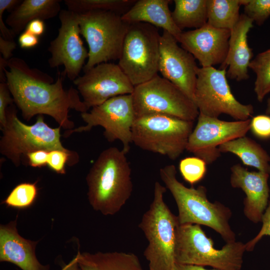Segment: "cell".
<instances>
[{
  "mask_svg": "<svg viewBox=\"0 0 270 270\" xmlns=\"http://www.w3.org/2000/svg\"><path fill=\"white\" fill-rule=\"evenodd\" d=\"M18 42L20 48H30L38 44L39 38L25 30L19 36Z\"/></svg>",
  "mask_w": 270,
  "mask_h": 270,
  "instance_id": "37",
  "label": "cell"
},
{
  "mask_svg": "<svg viewBox=\"0 0 270 270\" xmlns=\"http://www.w3.org/2000/svg\"><path fill=\"white\" fill-rule=\"evenodd\" d=\"M82 270H144L138 257L132 252H87L76 255Z\"/></svg>",
  "mask_w": 270,
  "mask_h": 270,
  "instance_id": "23",
  "label": "cell"
},
{
  "mask_svg": "<svg viewBox=\"0 0 270 270\" xmlns=\"http://www.w3.org/2000/svg\"><path fill=\"white\" fill-rule=\"evenodd\" d=\"M79 161L78 154L74 152H68L60 150H54L48 152L47 166L57 174H66V164L72 166Z\"/></svg>",
  "mask_w": 270,
  "mask_h": 270,
  "instance_id": "32",
  "label": "cell"
},
{
  "mask_svg": "<svg viewBox=\"0 0 270 270\" xmlns=\"http://www.w3.org/2000/svg\"><path fill=\"white\" fill-rule=\"evenodd\" d=\"M196 75L194 102L199 114L214 118L226 114L236 120L252 116V105L244 104L234 96L226 79V69L198 67Z\"/></svg>",
  "mask_w": 270,
  "mask_h": 270,
  "instance_id": "11",
  "label": "cell"
},
{
  "mask_svg": "<svg viewBox=\"0 0 270 270\" xmlns=\"http://www.w3.org/2000/svg\"><path fill=\"white\" fill-rule=\"evenodd\" d=\"M131 172L122 150L113 146L102 152L86 176L88 200L93 209L104 216L118 212L132 192Z\"/></svg>",
  "mask_w": 270,
  "mask_h": 270,
  "instance_id": "2",
  "label": "cell"
},
{
  "mask_svg": "<svg viewBox=\"0 0 270 270\" xmlns=\"http://www.w3.org/2000/svg\"><path fill=\"white\" fill-rule=\"evenodd\" d=\"M230 35V30L216 28L206 23L200 28L182 31L178 42L199 62L202 67H214L224 62Z\"/></svg>",
  "mask_w": 270,
  "mask_h": 270,
  "instance_id": "17",
  "label": "cell"
},
{
  "mask_svg": "<svg viewBox=\"0 0 270 270\" xmlns=\"http://www.w3.org/2000/svg\"><path fill=\"white\" fill-rule=\"evenodd\" d=\"M250 130L258 138H270V116L260 114L250 119Z\"/></svg>",
  "mask_w": 270,
  "mask_h": 270,
  "instance_id": "33",
  "label": "cell"
},
{
  "mask_svg": "<svg viewBox=\"0 0 270 270\" xmlns=\"http://www.w3.org/2000/svg\"><path fill=\"white\" fill-rule=\"evenodd\" d=\"M206 165L204 160L198 157H186L180 160L179 170L184 180L192 185L204 178Z\"/></svg>",
  "mask_w": 270,
  "mask_h": 270,
  "instance_id": "30",
  "label": "cell"
},
{
  "mask_svg": "<svg viewBox=\"0 0 270 270\" xmlns=\"http://www.w3.org/2000/svg\"><path fill=\"white\" fill-rule=\"evenodd\" d=\"M178 42L172 35L163 30L160 40L158 72L194 102L198 67L194 56Z\"/></svg>",
  "mask_w": 270,
  "mask_h": 270,
  "instance_id": "16",
  "label": "cell"
},
{
  "mask_svg": "<svg viewBox=\"0 0 270 270\" xmlns=\"http://www.w3.org/2000/svg\"><path fill=\"white\" fill-rule=\"evenodd\" d=\"M61 266L60 270H82L78 263L76 256L70 262L66 264L61 262L59 263Z\"/></svg>",
  "mask_w": 270,
  "mask_h": 270,
  "instance_id": "41",
  "label": "cell"
},
{
  "mask_svg": "<svg viewBox=\"0 0 270 270\" xmlns=\"http://www.w3.org/2000/svg\"><path fill=\"white\" fill-rule=\"evenodd\" d=\"M194 122L160 114L136 118L132 129V142L142 150L174 160L186 150Z\"/></svg>",
  "mask_w": 270,
  "mask_h": 270,
  "instance_id": "8",
  "label": "cell"
},
{
  "mask_svg": "<svg viewBox=\"0 0 270 270\" xmlns=\"http://www.w3.org/2000/svg\"><path fill=\"white\" fill-rule=\"evenodd\" d=\"M14 99L6 82H0V129L2 130L6 122V110L13 104Z\"/></svg>",
  "mask_w": 270,
  "mask_h": 270,
  "instance_id": "34",
  "label": "cell"
},
{
  "mask_svg": "<svg viewBox=\"0 0 270 270\" xmlns=\"http://www.w3.org/2000/svg\"><path fill=\"white\" fill-rule=\"evenodd\" d=\"M48 151L38 150L28 153L26 158V163L34 168H41L47 165Z\"/></svg>",
  "mask_w": 270,
  "mask_h": 270,
  "instance_id": "36",
  "label": "cell"
},
{
  "mask_svg": "<svg viewBox=\"0 0 270 270\" xmlns=\"http://www.w3.org/2000/svg\"><path fill=\"white\" fill-rule=\"evenodd\" d=\"M132 95L136 118L160 114L194 122L199 115L194 102L158 74L135 86Z\"/></svg>",
  "mask_w": 270,
  "mask_h": 270,
  "instance_id": "10",
  "label": "cell"
},
{
  "mask_svg": "<svg viewBox=\"0 0 270 270\" xmlns=\"http://www.w3.org/2000/svg\"><path fill=\"white\" fill-rule=\"evenodd\" d=\"M175 270H220L216 268L212 270H208L202 266L192 265V264H184L176 263Z\"/></svg>",
  "mask_w": 270,
  "mask_h": 270,
  "instance_id": "43",
  "label": "cell"
},
{
  "mask_svg": "<svg viewBox=\"0 0 270 270\" xmlns=\"http://www.w3.org/2000/svg\"><path fill=\"white\" fill-rule=\"evenodd\" d=\"M230 184L242 189L246 194L244 214L254 224L262 222L270 196L268 180L270 174L260 171L250 172L237 164L230 168Z\"/></svg>",
  "mask_w": 270,
  "mask_h": 270,
  "instance_id": "18",
  "label": "cell"
},
{
  "mask_svg": "<svg viewBox=\"0 0 270 270\" xmlns=\"http://www.w3.org/2000/svg\"><path fill=\"white\" fill-rule=\"evenodd\" d=\"M60 0H24L7 16L6 24L16 36L31 21L48 20L58 15Z\"/></svg>",
  "mask_w": 270,
  "mask_h": 270,
  "instance_id": "22",
  "label": "cell"
},
{
  "mask_svg": "<svg viewBox=\"0 0 270 270\" xmlns=\"http://www.w3.org/2000/svg\"><path fill=\"white\" fill-rule=\"evenodd\" d=\"M22 1L20 0H0V8L11 12Z\"/></svg>",
  "mask_w": 270,
  "mask_h": 270,
  "instance_id": "42",
  "label": "cell"
},
{
  "mask_svg": "<svg viewBox=\"0 0 270 270\" xmlns=\"http://www.w3.org/2000/svg\"><path fill=\"white\" fill-rule=\"evenodd\" d=\"M16 218L0 226V262L13 264L22 270H50V265L42 264L36 256L38 242L26 239L18 234Z\"/></svg>",
  "mask_w": 270,
  "mask_h": 270,
  "instance_id": "19",
  "label": "cell"
},
{
  "mask_svg": "<svg viewBox=\"0 0 270 270\" xmlns=\"http://www.w3.org/2000/svg\"><path fill=\"white\" fill-rule=\"evenodd\" d=\"M86 125L66 130L64 138L74 132H88L93 127L100 126L104 135L109 142L119 140L122 150L127 154L132 142V126L136 118L132 94L113 97L92 108L90 112L80 113Z\"/></svg>",
  "mask_w": 270,
  "mask_h": 270,
  "instance_id": "12",
  "label": "cell"
},
{
  "mask_svg": "<svg viewBox=\"0 0 270 270\" xmlns=\"http://www.w3.org/2000/svg\"><path fill=\"white\" fill-rule=\"evenodd\" d=\"M16 44L15 41H10L4 39L0 36V56L5 60H8L12 58L13 51L16 48Z\"/></svg>",
  "mask_w": 270,
  "mask_h": 270,
  "instance_id": "38",
  "label": "cell"
},
{
  "mask_svg": "<svg viewBox=\"0 0 270 270\" xmlns=\"http://www.w3.org/2000/svg\"><path fill=\"white\" fill-rule=\"evenodd\" d=\"M58 16L60 26L48 48L51 54L48 64L52 68L63 66L62 74L73 82L83 70L88 51L80 37L78 14L67 9L62 10Z\"/></svg>",
  "mask_w": 270,
  "mask_h": 270,
  "instance_id": "13",
  "label": "cell"
},
{
  "mask_svg": "<svg viewBox=\"0 0 270 270\" xmlns=\"http://www.w3.org/2000/svg\"><path fill=\"white\" fill-rule=\"evenodd\" d=\"M244 14L258 26H262L270 16V0H240Z\"/></svg>",
  "mask_w": 270,
  "mask_h": 270,
  "instance_id": "31",
  "label": "cell"
},
{
  "mask_svg": "<svg viewBox=\"0 0 270 270\" xmlns=\"http://www.w3.org/2000/svg\"><path fill=\"white\" fill-rule=\"evenodd\" d=\"M240 0H206L207 23L231 30L239 20Z\"/></svg>",
  "mask_w": 270,
  "mask_h": 270,
  "instance_id": "26",
  "label": "cell"
},
{
  "mask_svg": "<svg viewBox=\"0 0 270 270\" xmlns=\"http://www.w3.org/2000/svg\"><path fill=\"white\" fill-rule=\"evenodd\" d=\"M25 30L39 36L42 35L45 31L44 20L40 19L33 20L28 24Z\"/></svg>",
  "mask_w": 270,
  "mask_h": 270,
  "instance_id": "39",
  "label": "cell"
},
{
  "mask_svg": "<svg viewBox=\"0 0 270 270\" xmlns=\"http://www.w3.org/2000/svg\"><path fill=\"white\" fill-rule=\"evenodd\" d=\"M218 149L221 153L236 155L246 166L270 174V155L260 144L250 138L244 136L230 140L220 145Z\"/></svg>",
  "mask_w": 270,
  "mask_h": 270,
  "instance_id": "24",
  "label": "cell"
},
{
  "mask_svg": "<svg viewBox=\"0 0 270 270\" xmlns=\"http://www.w3.org/2000/svg\"><path fill=\"white\" fill-rule=\"evenodd\" d=\"M160 37L150 24H130L118 64L134 86L158 74Z\"/></svg>",
  "mask_w": 270,
  "mask_h": 270,
  "instance_id": "9",
  "label": "cell"
},
{
  "mask_svg": "<svg viewBox=\"0 0 270 270\" xmlns=\"http://www.w3.org/2000/svg\"><path fill=\"white\" fill-rule=\"evenodd\" d=\"M208 237L196 224H178L174 250L176 262L184 264L210 266L220 270H240L246 250L241 242L226 243L221 248L214 246Z\"/></svg>",
  "mask_w": 270,
  "mask_h": 270,
  "instance_id": "5",
  "label": "cell"
},
{
  "mask_svg": "<svg viewBox=\"0 0 270 270\" xmlns=\"http://www.w3.org/2000/svg\"><path fill=\"white\" fill-rule=\"evenodd\" d=\"M195 128L190 134L186 150L210 164L220 156L222 144L246 136L250 130V119L226 121L199 114Z\"/></svg>",
  "mask_w": 270,
  "mask_h": 270,
  "instance_id": "14",
  "label": "cell"
},
{
  "mask_svg": "<svg viewBox=\"0 0 270 270\" xmlns=\"http://www.w3.org/2000/svg\"><path fill=\"white\" fill-rule=\"evenodd\" d=\"M166 188L154 184V198L138 225L148 240L144 254L150 270H175L174 250L176 232L179 224L164 201Z\"/></svg>",
  "mask_w": 270,
  "mask_h": 270,
  "instance_id": "4",
  "label": "cell"
},
{
  "mask_svg": "<svg viewBox=\"0 0 270 270\" xmlns=\"http://www.w3.org/2000/svg\"><path fill=\"white\" fill-rule=\"evenodd\" d=\"M262 226L258 234L245 244L246 251L251 252L256 244L264 236H270V200L262 218Z\"/></svg>",
  "mask_w": 270,
  "mask_h": 270,
  "instance_id": "35",
  "label": "cell"
},
{
  "mask_svg": "<svg viewBox=\"0 0 270 270\" xmlns=\"http://www.w3.org/2000/svg\"><path fill=\"white\" fill-rule=\"evenodd\" d=\"M88 110L114 96L132 94L134 86L118 64H98L73 81Z\"/></svg>",
  "mask_w": 270,
  "mask_h": 270,
  "instance_id": "15",
  "label": "cell"
},
{
  "mask_svg": "<svg viewBox=\"0 0 270 270\" xmlns=\"http://www.w3.org/2000/svg\"><path fill=\"white\" fill-rule=\"evenodd\" d=\"M174 164L166 165L160 170L162 180L176 204L179 224H196L207 226L222 237L226 243L236 242V236L229 220L231 210L221 202H210L204 186L188 188L178 180Z\"/></svg>",
  "mask_w": 270,
  "mask_h": 270,
  "instance_id": "3",
  "label": "cell"
},
{
  "mask_svg": "<svg viewBox=\"0 0 270 270\" xmlns=\"http://www.w3.org/2000/svg\"><path fill=\"white\" fill-rule=\"evenodd\" d=\"M266 114L270 116V96L267 100Z\"/></svg>",
  "mask_w": 270,
  "mask_h": 270,
  "instance_id": "44",
  "label": "cell"
},
{
  "mask_svg": "<svg viewBox=\"0 0 270 270\" xmlns=\"http://www.w3.org/2000/svg\"><path fill=\"white\" fill-rule=\"evenodd\" d=\"M38 194L36 182L33 183L22 182L16 186L2 203L7 207L26 208L34 203Z\"/></svg>",
  "mask_w": 270,
  "mask_h": 270,
  "instance_id": "29",
  "label": "cell"
},
{
  "mask_svg": "<svg viewBox=\"0 0 270 270\" xmlns=\"http://www.w3.org/2000/svg\"><path fill=\"white\" fill-rule=\"evenodd\" d=\"M6 11L4 8H0V36L4 39L10 41H14V34L10 29H9L6 26V22L3 20V14Z\"/></svg>",
  "mask_w": 270,
  "mask_h": 270,
  "instance_id": "40",
  "label": "cell"
},
{
  "mask_svg": "<svg viewBox=\"0 0 270 270\" xmlns=\"http://www.w3.org/2000/svg\"><path fill=\"white\" fill-rule=\"evenodd\" d=\"M253 23L252 20L242 14L230 30L228 54L220 68H228L226 76L230 79L240 82L249 78L248 68L254 54L248 44V34Z\"/></svg>",
  "mask_w": 270,
  "mask_h": 270,
  "instance_id": "20",
  "label": "cell"
},
{
  "mask_svg": "<svg viewBox=\"0 0 270 270\" xmlns=\"http://www.w3.org/2000/svg\"><path fill=\"white\" fill-rule=\"evenodd\" d=\"M80 34L88 46V58L83 70L96 65L118 60L130 24L122 15L106 10H92L78 14Z\"/></svg>",
  "mask_w": 270,
  "mask_h": 270,
  "instance_id": "7",
  "label": "cell"
},
{
  "mask_svg": "<svg viewBox=\"0 0 270 270\" xmlns=\"http://www.w3.org/2000/svg\"><path fill=\"white\" fill-rule=\"evenodd\" d=\"M6 82L14 103L23 118L29 121L36 115L51 116L64 129L74 128L68 112L74 109L80 113L88 110L76 89L64 88V76L60 72L56 81L48 74L31 68L22 58H12L4 70Z\"/></svg>",
  "mask_w": 270,
  "mask_h": 270,
  "instance_id": "1",
  "label": "cell"
},
{
  "mask_svg": "<svg viewBox=\"0 0 270 270\" xmlns=\"http://www.w3.org/2000/svg\"><path fill=\"white\" fill-rule=\"evenodd\" d=\"M248 68L256 74L254 92L258 100L262 102L270 92V48L258 54Z\"/></svg>",
  "mask_w": 270,
  "mask_h": 270,
  "instance_id": "28",
  "label": "cell"
},
{
  "mask_svg": "<svg viewBox=\"0 0 270 270\" xmlns=\"http://www.w3.org/2000/svg\"><path fill=\"white\" fill-rule=\"evenodd\" d=\"M60 128L50 127L43 115H39L33 124H25L18 118L16 108L12 104L6 110V122L1 130L0 152L18 167L23 158L32 152L42 150L74 152L62 144Z\"/></svg>",
  "mask_w": 270,
  "mask_h": 270,
  "instance_id": "6",
  "label": "cell"
},
{
  "mask_svg": "<svg viewBox=\"0 0 270 270\" xmlns=\"http://www.w3.org/2000/svg\"><path fill=\"white\" fill-rule=\"evenodd\" d=\"M170 0H138L122 16V20L130 24L144 22L160 28L178 40L182 31L174 23L169 8Z\"/></svg>",
  "mask_w": 270,
  "mask_h": 270,
  "instance_id": "21",
  "label": "cell"
},
{
  "mask_svg": "<svg viewBox=\"0 0 270 270\" xmlns=\"http://www.w3.org/2000/svg\"><path fill=\"white\" fill-rule=\"evenodd\" d=\"M134 0H64L68 10L78 14L92 10L113 12L122 16L135 3Z\"/></svg>",
  "mask_w": 270,
  "mask_h": 270,
  "instance_id": "27",
  "label": "cell"
},
{
  "mask_svg": "<svg viewBox=\"0 0 270 270\" xmlns=\"http://www.w3.org/2000/svg\"><path fill=\"white\" fill-rule=\"evenodd\" d=\"M173 20L182 31L186 28H200L208 22L206 0H174Z\"/></svg>",
  "mask_w": 270,
  "mask_h": 270,
  "instance_id": "25",
  "label": "cell"
}]
</instances>
